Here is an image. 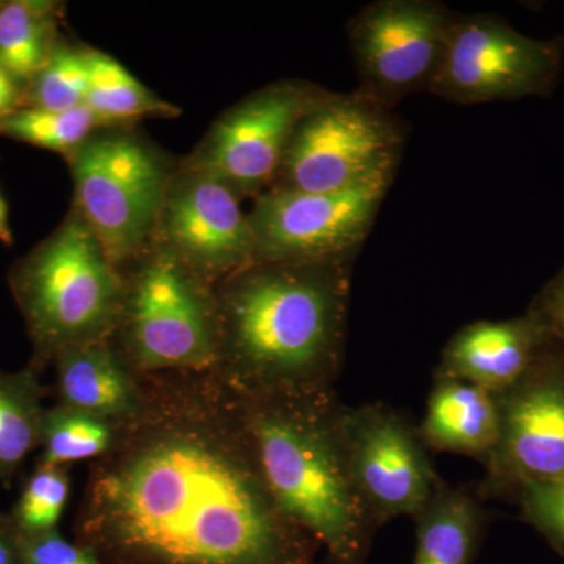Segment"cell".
Segmentation results:
<instances>
[{
	"label": "cell",
	"instance_id": "ba28073f",
	"mask_svg": "<svg viewBox=\"0 0 564 564\" xmlns=\"http://www.w3.org/2000/svg\"><path fill=\"white\" fill-rule=\"evenodd\" d=\"M564 62V36L532 39L491 13L458 14L430 95L459 106L549 98Z\"/></svg>",
	"mask_w": 564,
	"mask_h": 564
},
{
	"label": "cell",
	"instance_id": "30bf717a",
	"mask_svg": "<svg viewBox=\"0 0 564 564\" xmlns=\"http://www.w3.org/2000/svg\"><path fill=\"white\" fill-rule=\"evenodd\" d=\"M455 11L437 0H377L348 21L356 91L393 110L430 91L443 66Z\"/></svg>",
	"mask_w": 564,
	"mask_h": 564
},
{
	"label": "cell",
	"instance_id": "8992f818",
	"mask_svg": "<svg viewBox=\"0 0 564 564\" xmlns=\"http://www.w3.org/2000/svg\"><path fill=\"white\" fill-rule=\"evenodd\" d=\"M68 163L73 207L121 269L150 247L177 165L133 124L98 129Z\"/></svg>",
	"mask_w": 564,
	"mask_h": 564
},
{
	"label": "cell",
	"instance_id": "83f0119b",
	"mask_svg": "<svg viewBox=\"0 0 564 564\" xmlns=\"http://www.w3.org/2000/svg\"><path fill=\"white\" fill-rule=\"evenodd\" d=\"M529 310L543 321L552 339L564 347V267L551 281L545 282Z\"/></svg>",
	"mask_w": 564,
	"mask_h": 564
},
{
	"label": "cell",
	"instance_id": "6da1fadb",
	"mask_svg": "<svg viewBox=\"0 0 564 564\" xmlns=\"http://www.w3.org/2000/svg\"><path fill=\"white\" fill-rule=\"evenodd\" d=\"M143 378L144 414L91 463L74 534L106 564H315L270 492L232 393L206 373Z\"/></svg>",
	"mask_w": 564,
	"mask_h": 564
},
{
	"label": "cell",
	"instance_id": "ac0fdd59",
	"mask_svg": "<svg viewBox=\"0 0 564 564\" xmlns=\"http://www.w3.org/2000/svg\"><path fill=\"white\" fill-rule=\"evenodd\" d=\"M413 519L414 564H475L489 521L477 488L443 481Z\"/></svg>",
	"mask_w": 564,
	"mask_h": 564
},
{
	"label": "cell",
	"instance_id": "484cf974",
	"mask_svg": "<svg viewBox=\"0 0 564 564\" xmlns=\"http://www.w3.org/2000/svg\"><path fill=\"white\" fill-rule=\"evenodd\" d=\"M514 502L521 508V518L527 524L564 558V474L525 486Z\"/></svg>",
	"mask_w": 564,
	"mask_h": 564
},
{
	"label": "cell",
	"instance_id": "cb8c5ba5",
	"mask_svg": "<svg viewBox=\"0 0 564 564\" xmlns=\"http://www.w3.org/2000/svg\"><path fill=\"white\" fill-rule=\"evenodd\" d=\"M88 69L87 47L58 41L50 61L22 88L20 107L44 110H73L85 106L87 98Z\"/></svg>",
	"mask_w": 564,
	"mask_h": 564
},
{
	"label": "cell",
	"instance_id": "8fae6325",
	"mask_svg": "<svg viewBox=\"0 0 564 564\" xmlns=\"http://www.w3.org/2000/svg\"><path fill=\"white\" fill-rule=\"evenodd\" d=\"M496 399L499 441L477 491L484 500H516L525 486L564 474L563 345L552 339Z\"/></svg>",
	"mask_w": 564,
	"mask_h": 564
},
{
	"label": "cell",
	"instance_id": "44dd1931",
	"mask_svg": "<svg viewBox=\"0 0 564 564\" xmlns=\"http://www.w3.org/2000/svg\"><path fill=\"white\" fill-rule=\"evenodd\" d=\"M88 80L85 107L104 126H131L140 118H174L180 109L144 87L117 58L88 50Z\"/></svg>",
	"mask_w": 564,
	"mask_h": 564
},
{
	"label": "cell",
	"instance_id": "f1b7e54d",
	"mask_svg": "<svg viewBox=\"0 0 564 564\" xmlns=\"http://www.w3.org/2000/svg\"><path fill=\"white\" fill-rule=\"evenodd\" d=\"M22 536L10 514L0 513V564H20Z\"/></svg>",
	"mask_w": 564,
	"mask_h": 564
},
{
	"label": "cell",
	"instance_id": "2e32d148",
	"mask_svg": "<svg viewBox=\"0 0 564 564\" xmlns=\"http://www.w3.org/2000/svg\"><path fill=\"white\" fill-rule=\"evenodd\" d=\"M55 400L62 406L132 425L144 414L148 391L110 340L79 345L54 359Z\"/></svg>",
	"mask_w": 564,
	"mask_h": 564
},
{
	"label": "cell",
	"instance_id": "7402d4cb",
	"mask_svg": "<svg viewBox=\"0 0 564 564\" xmlns=\"http://www.w3.org/2000/svg\"><path fill=\"white\" fill-rule=\"evenodd\" d=\"M126 426L99 415L54 404L46 408L41 429L40 466L99 462L120 444Z\"/></svg>",
	"mask_w": 564,
	"mask_h": 564
},
{
	"label": "cell",
	"instance_id": "f546056e",
	"mask_svg": "<svg viewBox=\"0 0 564 564\" xmlns=\"http://www.w3.org/2000/svg\"><path fill=\"white\" fill-rule=\"evenodd\" d=\"M22 87L20 82L0 65V117L21 106Z\"/></svg>",
	"mask_w": 564,
	"mask_h": 564
},
{
	"label": "cell",
	"instance_id": "d6986e66",
	"mask_svg": "<svg viewBox=\"0 0 564 564\" xmlns=\"http://www.w3.org/2000/svg\"><path fill=\"white\" fill-rule=\"evenodd\" d=\"M61 17L58 2H0V65L20 82L22 88L46 65L61 41Z\"/></svg>",
	"mask_w": 564,
	"mask_h": 564
},
{
	"label": "cell",
	"instance_id": "4316f807",
	"mask_svg": "<svg viewBox=\"0 0 564 564\" xmlns=\"http://www.w3.org/2000/svg\"><path fill=\"white\" fill-rule=\"evenodd\" d=\"M22 536V534H21ZM20 564H106L88 545L70 543L58 530L22 536Z\"/></svg>",
	"mask_w": 564,
	"mask_h": 564
},
{
	"label": "cell",
	"instance_id": "ffe728a7",
	"mask_svg": "<svg viewBox=\"0 0 564 564\" xmlns=\"http://www.w3.org/2000/svg\"><path fill=\"white\" fill-rule=\"evenodd\" d=\"M40 377L31 367L0 370V484L6 488L25 458L40 448L43 400L51 392Z\"/></svg>",
	"mask_w": 564,
	"mask_h": 564
},
{
	"label": "cell",
	"instance_id": "9c48e42d",
	"mask_svg": "<svg viewBox=\"0 0 564 564\" xmlns=\"http://www.w3.org/2000/svg\"><path fill=\"white\" fill-rule=\"evenodd\" d=\"M397 172L339 192L269 188L256 196L250 221L252 262L355 261Z\"/></svg>",
	"mask_w": 564,
	"mask_h": 564
},
{
	"label": "cell",
	"instance_id": "3957f363",
	"mask_svg": "<svg viewBox=\"0 0 564 564\" xmlns=\"http://www.w3.org/2000/svg\"><path fill=\"white\" fill-rule=\"evenodd\" d=\"M232 397L284 514L329 564H366L380 525L352 480L334 388Z\"/></svg>",
	"mask_w": 564,
	"mask_h": 564
},
{
	"label": "cell",
	"instance_id": "d4e9b609",
	"mask_svg": "<svg viewBox=\"0 0 564 564\" xmlns=\"http://www.w3.org/2000/svg\"><path fill=\"white\" fill-rule=\"evenodd\" d=\"M70 491L69 467L40 466L25 481L20 499L10 511L22 536L58 530Z\"/></svg>",
	"mask_w": 564,
	"mask_h": 564
},
{
	"label": "cell",
	"instance_id": "603a6c76",
	"mask_svg": "<svg viewBox=\"0 0 564 564\" xmlns=\"http://www.w3.org/2000/svg\"><path fill=\"white\" fill-rule=\"evenodd\" d=\"M101 128L107 126L85 106L65 111L18 107L0 117V135L58 152L66 161Z\"/></svg>",
	"mask_w": 564,
	"mask_h": 564
},
{
	"label": "cell",
	"instance_id": "277c9868",
	"mask_svg": "<svg viewBox=\"0 0 564 564\" xmlns=\"http://www.w3.org/2000/svg\"><path fill=\"white\" fill-rule=\"evenodd\" d=\"M9 288L32 344L28 367L36 373L68 348L110 340L117 328L120 269L74 207L51 236L13 263Z\"/></svg>",
	"mask_w": 564,
	"mask_h": 564
},
{
	"label": "cell",
	"instance_id": "5b68a950",
	"mask_svg": "<svg viewBox=\"0 0 564 564\" xmlns=\"http://www.w3.org/2000/svg\"><path fill=\"white\" fill-rule=\"evenodd\" d=\"M120 272L121 306L110 343L133 372H212L220 348L215 288L152 243Z\"/></svg>",
	"mask_w": 564,
	"mask_h": 564
},
{
	"label": "cell",
	"instance_id": "52a82bcc",
	"mask_svg": "<svg viewBox=\"0 0 564 564\" xmlns=\"http://www.w3.org/2000/svg\"><path fill=\"white\" fill-rule=\"evenodd\" d=\"M403 122L358 91H326L300 120L270 188L328 193L397 172Z\"/></svg>",
	"mask_w": 564,
	"mask_h": 564
},
{
	"label": "cell",
	"instance_id": "7c38bea8",
	"mask_svg": "<svg viewBox=\"0 0 564 564\" xmlns=\"http://www.w3.org/2000/svg\"><path fill=\"white\" fill-rule=\"evenodd\" d=\"M306 80H280L225 111L181 165L217 177L240 198H256L276 181L293 132L326 95Z\"/></svg>",
	"mask_w": 564,
	"mask_h": 564
},
{
	"label": "cell",
	"instance_id": "9a60e30c",
	"mask_svg": "<svg viewBox=\"0 0 564 564\" xmlns=\"http://www.w3.org/2000/svg\"><path fill=\"white\" fill-rule=\"evenodd\" d=\"M551 340L532 310L507 321L469 323L445 344L434 378L466 381L497 395L521 380Z\"/></svg>",
	"mask_w": 564,
	"mask_h": 564
},
{
	"label": "cell",
	"instance_id": "e0dca14e",
	"mask_svg": "<svg viewBox=\"0 0 564 564\" xmlns=\"http://www.w3.org/2000/svg\"><path fill=\"white\" fill-rule=\"evenodd\" d=\"M417 430L429 451L485 464L499 441L496 395L466 381L434 378Z\"/></svg>",
	"mask_w": 564,
	"mask_h": 564
},
{
	"label": "cell",
	"instance_id": "4dcf8cb0",
	"mask_svg": "<svg viewBox=\"0 0 564 564\" xmlns=\"http://www.w3.org/2000/svg\"><path fill=\"white\" fill-rule=\"evenodd\" d=\"M0 242L6 243L7 247L13 245V232H11L9 220V206L0 193Z\"/></svg>",
	"mask_w": 564,
	"mask_h": 564
},
{
	"label": "cell",
	"instance_id": "4fadbf2b",
	"mask_svg": "<svg viewBox=\"0 0 564 564\" xmlns=\"http://www.w3.org/2000/svg\"><path fill=\"white\" fill-rule=\"evenodd\" d=\"M340 429L352 480L378 525L414 518L443 484L417 426L389 404H344Z\"/></svg>",
	"mask_w": 564,
	"mask_h": 564
},
{
	"label": "cell",
	"instance_id": "7a4b0ae2",
	"mask_svg": "<svg viewBox=\"0 0 564 564\" xmlns=\"http://www.w3.org/2000/svg\"><path fill=\"white\" fill-rule=\"evenodd\" d=\"M352 261L252 262L215 285L212 373L236 395L334 388L343 370Z\"/></svg>",
	"mask_w": 564,
	"mask_h": 564
},
{
	"label": "cell",
	"instance_id": "5bb4252c",
	"mask_svg": "<svg viewBox=\"0 0 564 564\" xmlns=\"http://www.w3.org/2000/svg\"><path fill=\"white\" fill-rule=\"evenodd\" d=\"M240 198L217 177L177 165L151 243L172 252L212 288L250 265L254 236Z\"/></svg>",
	"mask_w": 564,
	"mask_h": 564
}]
</instances>
